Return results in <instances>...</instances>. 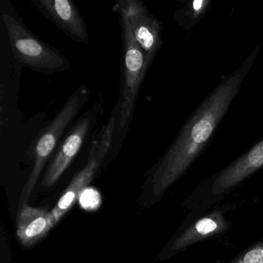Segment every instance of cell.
Returning <instances> with one entry per match:
<instances>
[{
  "instance_id": "8992f818",
  "label": "cell",
  "mask_w": 263,
  "mask_h": 263,
  "mask_svg": "<svg viewBox=\"0 0 263 263\" xmlns=\"http://www.w3.org/2000/svg\"><path fill=\"white\" fill-rule=\"evenodd\" d=\"M116 118L113 115L101 132L100 138L95 141L89 153L87 164L84 168L77 174L65 192L52 209L51 213L58 223L73 207L80 195L92 181L93 176L105 159L111 147L115 134Z\"/></svg>"
},
{
  "instance_id": "4fadbf2b",
  "label": "cell",
  "mask_w": 263,
  "mask_h": 263,
  "mask_svg": "<svg viewBox=\"0 0 263 263\" xmlns=\"http://www.w3.org/2000/svg\"><path fill=\"white\" fill-rule=\"evenodd\" d=\"M207 4V3L204 2V1H195V2H194V9L199 11L202 7L203 4Z\"/></svg>"
},
{
  "instance_id": "9c48e42d",
  "label": "cell",
  "mask_w": 263,
  "mask_h": 263,
  "mask_svg": "<svg viewBox=\"0 0 263 263\" xmlns=\"http://www.w3.org/2000/svg\"><path fill=\"white\" fill-rule=\"evenodd\" d=\"M96 120L97 110L91 109L85 112L77 121L58 147L51 164L46 172L43 180L44 187H51L62 176L81 150Z\"/></svg>"
},
{
  "instance_id": "52a82bcc",
  "label": "cell",
  "mask_w": 263,
  "mask_h": 263,
  "mask_svg": "<svg viewBox=\"0 0 263 263\" xmlns=\"http://www.w3.org/2000/svg\"><path fill=\"white\" fill-rule=\"evenodd\" d=\"M235 209V204H224L215 206L195 218L186 219L181 230L171 242L169 252H181L198 241L227 232L232 227V221H229L226 215Z\"/></svg>"
},
{
  "instance_id": "5b68a950",
  "label": "cell",
  "mask_w": 263,
  "mask_h": 263,
  "mask_svg": "<svg viewBox=\"0 0 263 263\" xmlns=\"http://www.w3.org/2000/svg\"><path fill=\"white\" fill-rule=\"evenodd\" d=\"M113 10L119 14L122 30L124 80L120 104L119 124L121 130H124L132 121L137 98L150 65L132 33L125 13L118 9Z\"/></svg>"
},
{
  "instance_id": "30bf717a",
  "label": "cell",
  "mask_w": 263,
  "mask_h": 263,
  "mask_svg": "<svg viewBox=\"0 0 263 263\" xmlns=\"http://www.w3.org/2000/svg\"><path fill=\"white\" fill-rule=\"evenodd\" d=\"M32 4L55 26L73 41L89 44L85 23L70 0H31Z\"/></svg>"
},
{
  "instance_id": "ba28073f",
  "label": "cell",
  "mask_w": 263,
  "mask_h": 263,
  "mask_svg": "<svg viewBox=\"0 0 263 263\" xmlns=\"http://www.w3.org/2000/svg\"><path fill=\"white\" fill-rule=\"evenodd\" d=\"M113 9L122 10L149 65L161 47V24L140 0H118Z\"/></svg>"
},
{
  "instance_id": "277c9868",
  "label": "cell",
  "mask_w": 263,
  "mask_h": 263,
  "mask_svg": "<svg viewBox=\"0 0 263 263\" xmlns=\"http://www.w3.org/2000/svg\"><path fill=\"white\" fill-rule=\"evenodd\" d=\"M88 87L80 86L66 101L58 115L47 124L38 135L33 144V166L21 196V204L26 205L34 189L44 166L48 161L61 137L76 118L88 99Z\"/></svg>"
},
{
  "instance_id": "3957f363",
  "label": "cell",
  "mask_w": 263,
  "mask_h": 263,
  "mask_svg": "<svg viewBox=\"0 0 263 263\" xmlns=\"http://www.w3.org/2000/svg\"><path fill=\"white\" fill-rule=\"evenodd\" d=\"M13 57L24 67L44 74H53L70 68L69 60L59 50L33 35L19 19L3 12Z\"/></svg>"
},
{
  "instance_id": "8fae6325",
  "label": "cell",
  "mask_w": 263,
  "mask_h": 263,
  "mask_svg": "<svg viewBox=\"0 0 263 263\" xmlns=\"http://www.w3.org/2000/svg\"><path fill=\"white\" fill-rule=\"evenodd\" d=\"M51 212L24 205L18 216L16 235L21 244L31 246L56 226Z\"/></svg>"
},
{
  "instance_id": "7a4b0ae2",
  "label": "cell",
  "mask_w": 263,
  "mask_h": 263,
  "mask_svg": "<svg viewBox=\"0 0 263 263\" xmlns=\"http://www.w3.org/2000/svg\"><path fill=\"white\" fill-rule=\"evenodd\" d=\"M263 166V140L213 176L198 184L185 201L187 218H195L216 206L228 194Z\"/></svg>"
},
{
  "instance_id": "7c38bea8",
  "label": "cell",
  "mask_w": 263,
  "mask_h": 263,
  "mask_svg": "<svg viewBox=\"0 0 263 263\" xmlns=\"http://www.w3.org/2000/svg\"><path fill=\"white\" fill-rule=\"evenodd\" d=\"M224 263H263V240L252 245Z\"/></svg>"
},
{
  "instance_id": "6da1fadb",
  "label": "cell",
  "mask_w": 263,
  "mask_h": 263,
  "mask_svg": "<svg viewBox=\"0 0 263 263\" xmlns=\"http://www.w3.org/2000/svg\"><path fill=\"white\" fill-rule=\"evenodd\" d=\"M244 69L223 80L181 129L152 177V193L162 195L195 161L238 93Z\"/></svg>"
}]
</instances>
